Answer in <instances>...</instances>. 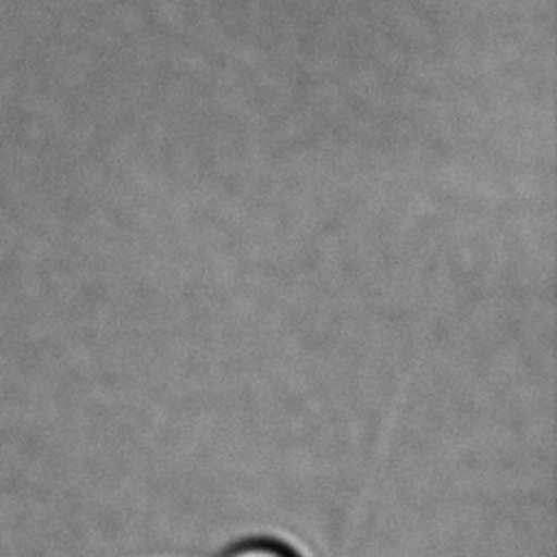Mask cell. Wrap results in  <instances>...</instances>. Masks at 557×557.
I'll use <instances>...</instances> for the list:
<instances>
[{
	"label": "cell",
	"instance_id": "obj_1",
	"mask_svg": "<svg viewBox=\"0 0 557 557\" xmlns=\"http://www.w3.org/2000/svg\"><path fill=\"white\" fill-rule=\"evenodd\" d=\"M227 557H294V555H288L286 550L276 548V545H270V543H252V545H245V548L233 550Z\"/></svg>",
	"mask_w": 557,
	"mask_h": 557
}]
</instances>
